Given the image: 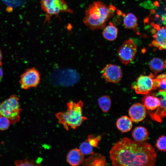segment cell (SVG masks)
<instances>
[{
  "instance_id": "277c9868",
  "label": "cell",
  "mask_w": 166,
  "mask_h": 166,
  "mask_svg": "<svg viewBox=\"0 0 166 166\" xmlns=\"http://www.w3.org/2000/svg\"><path fill=\"white\" fill-rule=\"evenodd\" d=\"M19 98L15 95L0 102V116L7 117L11 124L17 123L20 120L22 111Z\"/></svg>"
},
{
  "instance_id": "8fae6325",
  "label": "cell",
  "mask_w": 166,
  "mask_h": 166,
  "mask_svg": "<svg viewBox=\"0 0 166 166\" xmlns=\"http://www.w3.org/2000/svg\"><path fill=\"white\" fill-rule=\"evenodd\" d=\"M146 111L144 105L140 103L133 105L130 108L128 114L131 120L135 122H140L146 117Z\"/></svg>"
},
{
  "instance_id": "6da1fadb",
  "label": "cell",
  "mask_w": 166,
  "mask_h": 166,
  "mask_svg": "<svg viewBox=\"0 0 166 166\" xmlns=\"http://www.w3.org/2000/svg\"><path fill=\"white\" fill-rule=\"evenodd\" d=\"M109 154L114 166H153L156 161V152L150 144L126 137L116 143Z\"/></svg>"
},
{
  "instance_id": "f546056e",
  "label": "cell",
  "mask_w": 166,
  "mask_h": 166,
  "mask_svg": "<svg viewBox=\"0 0 166 166\" xmlns=\"http://www.w3.org/2000/svg\"><path fill=\"white\" fill-rule=\"evenodd\" d=\"M3 71L2 69L0 66V80H1L3 77Z\"/></svg>"
},
{
  "instance_id": "83f0119b",
  "label": "cell",
  "mask_w": 166,
  "mask_h": 166,
  "mask_svg": "<svg viewBox=\"0 0 166 166\" xmlns=\"http://www.w3.org/2000/svg\"><path fill=\"white\" fill-rule=\"evenodd\" d=\"M156 77L160 80V90H166V77L165 74H161L157 76Z\"/></svg>"
},
{
  "instance_id": "2e32d148",
  "label": "cell",
  "mask_w": 166,
  "mask_h": 166,
  "mask_svg": "<svg viewBox=\"0 0 166 166\" xmlns=\"http://www.w3.org/2000/svg\"><path fill=\"white\" fill-rule=\"evenodd\" d=\"M132 136L135 140L143 142L146 141L148 136V132L146 128L143 126H138L133 130Z\"/></svg>"
},
{
  "instance_id": "f1b7e54d",
  "label": "cell",
  "mask_w": 166,
  "mask_h": 166,
  "mask_svg": "<svg viewBox=\"0 0 166 166\" xmlns=\"http://www.w3.org/2000/svg\"><path fill=\"white\" fill-rule=\"evenodd\" d=\"M3 58V55L0 49V66L2 65V60Z\"/></svg>"
},
{
  "instance_id": "e0dca14e",
  "label": "cell",
  "mask_w": 166,
  "mask_h": 166,
  "mask_svg": "<svg viewBox=\"0 0 166 166\" xmlns=\"http://www.w3.org/2000/svg\"><path fill=\"white\" fill-rule=\"evenodd\" d=\"M117 128L124 132L129 131L132 126V121L127 116H124L119 118L116 122Z\"/></svg>"
},
{
  "instance_id": "d6986e66",
  "label": "cell",
  "mask_w": 166,
  "mask_h": 166,
  "mask_svg": "<svg viewBox=\"0 0 166 166\" xmlns=\"http://www.w3.org/2000/svg\"><path fill=\"white\" fill-rule=\"evenodd\" d=\"M118 34L117 29L111 23L105 27L103 31L102 35L107 40L114 41L117 38Z\"/></svg>"
},
{
  "instance_id": "30bf717a",
  "label": "cell",
  "mask_w": 166,
  "mask_h": 166,
  "mask_svg": "<svg viewBox=\"0 0 166 166\" xmlns=\"http://www.w3.org/2000/svg\"><path fill=\"white\" fill-rule=\"evenodd\" d=\"M166 90H160L156 95L159 99L160 105L155 112H149L148 114L152 120L161 123L162 119L166 117Z\"/></svg>"
},
{
  "instance_id": "4316f807",
  "label": "cell",
  "mask_w": 166,
  "mask_h": 166,
  "mask_svg": "<svg viewBox=\"0 0 166 166\" xmlns=\"http://www.w3.org/2000/svg\"><path fill=\"white\" fill-rule=\"evenodd\" d=\"M101 139V136H100L96 137L93 135H89L88 136L87 141L93 147H97L98 142Z\"/></svg>"
},
{
  "instance_id": "8992f818",
  "label": "cell",
  "mask_w": 166,
  "mask_h": 166,
  "mask_svg": "<svg viewBox=\"0 0 166 166\" xmlns=\"http://www.w3.org/2000/svg\"><path fill=\"white\" fill-rule=\"evenodd\" d=\"M155 77V75L151 73L148 76L141 75L132 85V88L137 94H147L151 91L157 89L154 83Z\"/></svg>"
},
{
  "instance_id": "44dd1931",
  "label": "cell",
  "mask_w": 166,
  "mask_h": 166,
  "mask_svg": "<svg viewBox=\"0 0 166 166\" xmlns=\"http://www.w3.org/2000/svg\"><path fill=\"white\" fill-rule=\"evenodd\" d=\"M111 99L108 95H103L100 97L98 99V105L102 111L107 113L109 110L111 105Z\"/></svg>"
},
{
  "instance_id": "9a60e30c",
  "label": "cell",
  "mask_w": 166,
  "mask_h": 166,
  "mask_svg": "<svg viewBox=\"0 0 166 166\" xmlns=\"http://www.w3.org/2000/svg\"><path fill=\"white\" fill-rule=\"evenodd\" d=\"M142 101L148 110H155L160 105L159 98L150 95L144 96L142 99Z\"/></svg>"
},
{
  "instance_id": "ba28073f",
  "label": "cell",
  "mask_w": 166,
  "mask_h": 166,
  "mask_svg": "<svg viewBox=\"0 0 166 166\" xmlns=\"http://www.w3.org/2000/svg\"><path fill=\"white\" fill-rule=\"evenodd\" d=\"M137 50L135 43L132 40L128 39L119 48L118 51V57L121 62L126 65L133 60Z\"/></svg>"
},
{
  "instance_id": "cb8c5ba5",
  "label": "cell",
  "mask_w": 166,
  "mask_h": 166,
  "mask_svg": "<svg viewBox=\"0 0 166 166\" xmlns=\"http://www.w3.org/2000/svg\"><path fill=\"white\" fill-rule=\"evenodd\" d=\"M38 164L33 160H29L27 159L16 160L14 162V164L16 166H19L39 165V164Z\"/></svg>"
},
{
  "instance_id": "7a4b0ae2",
  "label": "cell",
  "mask_w": 166,
  "mask_h": 166,
  "mask_svg": "<svg viewBox=\"0 0 166 166\" xmlns=\"http://www.w3.org/2000/svg\"><path fill=\"white\" fill-rule=\"evenodd\" d=\"M114 9L101 1L94 2L86 10L83 22L92 30L103 28Z\"/></svg>"
},
{
  "instance_id": "ac0fdd59",
  "label": "cell",
  "mask_w": 166,
  "mask_h": 166,
  "mask_svg": "<svg viewBox=\"0 0 166 166\" xmlns=\"http://www.w3.org/2000/svg\"><path fill=\"white\" fill-rule=\"evenodd\" d=\"M165 62L158 57L153 58L149 63L150 68L155 74L163 71L165 68Z\"/></svg>"
},
{
  "instance_id": "d4e9b609",
  "label": "cell",
  "mask_w": 166,
  "mask_h": 166,
  "mask_svg": "<svg viewBox=\"0 0 166 166\" xmlns=\"http://www.w3.org/2000/svg\"><path fill=\"white\" fill-rule=\"evenodd\" d=\"M10 124V121L7 117L0 116V130L5 131L7 130Z\"/></svg>"
},
{
  "instance_id": "5b68a950",
  "label": "cell",
  "mask_w": 166,
  "mask_h": 166,
  "mask_svg": "<svg viewBox=\"0 0 166 166\" xmlns=\"http://www.w3.org/2000/svg\"><path fill=\"white\" fill-rule=\"evenodd\" d=\"M41 8L45 13V22H49L51 17L62 13L72 14L73 10L65 0H40Z\"/></svg>"
},
{
  "instance_id": "7c38bea8",
  "label": "cell",
  "mask_w": 166,
  "mask_h": 166,
  "mask_svg": "<svg viewBox=\"0 0 166 166\" xmlns=\"http://www.w3.org/2000/svg\"><path fill=\"white\" fill-rule=\"evenodd\" d=\"M84 159V155L78 148L71 149L67 153L66 157L67 162L73 166L80 165L82 163Z\"/></svg>"
},
{
  "instance_id": "9c48e42d",
  "label": "cell",
  "mask_w": 166,
  "mask_h": 166,
  "mask_svg": "<svg viewBox=\"0 0 166 166\" xmlns=\"http://www.w3.org/2000/svg\"><path fill=\"white\" fill-rule=\"evenodd\" d=\"M102 76L108 82L117 83L122 77V72L118 66L112 64L107 65L102 70Z\"/></svg>"
},
{
  "instance_id": "603a6c76",
  "label": "cell",
  "mask_w": 166,
  "mask_h": 166,
  "mask_svg": "<svg viewBox=\"0 0 166 166\" xmlns=\"http://www.w3.org/2000/svg\"><path fill=\"white\" fill-rule=\"evenodd\" d=\"M7 6L16 8L23 5L26 0H1Z\"/></svg>"
},
{
  "instance_id": "484cf974",
  "label": "cell",
  "mask_w": 166,
  "mask_h": 166,
  "mask_svg": "<svg viewBox=\"0 0 166 166\" xmlns=\"http://www.w3.org/2000/svg\"><path fill=\"white\" fill-rule=\"evenodd\" d=\"M166 136L163 135L157 140L156 145L160 151L165 152L166 151Z\"/></svg>"
},
{
  "instance_id": "4fadbf2b",
  "label": "cell",
  "mask_w": 166,
  "mask_h": 166,
  "mask_svg": "<svg viewBox=\"0 0 166 166\" xmlns=\"http://www.w3.org/2000/svg\"><path fill=\"white\" fill-rule=\"evenodd\" d=\"M82 164L85 166H104L107 164L105 157L100 153L91 155L84 159Z\"/></svg>"
},
{
  "instance_id": "3957f363",
  "label": "cell",
  "mask_w": 166,
  "mask_h": 166,
  "mask_svg": "<svg viewBox=\"0 0 166 166\" xmlns=\"http://www.w3.org/2000/svg\"><path fill=\"white\" fill-rule=\"evenodd\" d=\"M66 105V111L57 113L55 116L58 122L62 124L65 129L68 130L69 127L75 129L87 120L82 114L84 103L81 100L77 102L71 101L67 103Z\"/></svg>"
},
{
  "instance_id": "52a82bcc",
  "label": "cell",
  "mask_w": 166,
  "mask_h": 166,
  "mask_svg": "<svg viewBox=\"0 0 166 166\" xmlns=\"http://www.w3.org/2000/svg\"><path fill=\"white\" fill-rule=\"evenodd\" d=\"M40 79L38 71L32 67L27 69L21 75L19 83L22 89L27 90L36 87L40 83Z\"/></svg>"
},
{
  "instance_id": "ffe728a7",
  "label": "cell",
  "mask_w": 166,
  "mask_h": 166,
  "mask_svg": "<svg viewBox=\"0 0 166 166\" xmlns=\"http://www.w3.org/2000/svg\"><path fill=\"white\" fill-rule=\"evenodd\" d=\"M138 20L136 16L132 13H129L124 18V24L125 28L128 29H133L138 25Z\"/></svg>"
},
{
  "instance_id": "7402d4cb",
  "label": "cell",
  "mask_w": 166,
  "mask_h": 166,
  "mask_svg": "<svg viewBox=\"0 0 166 166\" xmlns=\"http://www.w3.org/2000/svg\"><path fill=\"white\" fill-rule=\"evenodd\" d=\"M79 149L84 155H91L94 153L93 147L87 141L81 144Z\"/></svg>"
},
{
  "instance_id": "5bb4252c",
  "label": "cell",
  "mask_w": 166,
  "mask_h": 166,
  "mask_svg": "<svg viewBox=\"0 0 166 166\" xmlns=\"http://www.w3.org/2000/svg\"><path fill=\"white\" fill-rule=\"evenodd\" d=\"M166 34V27L163 26L153 36L155 39L152 42L153 45L158 48L160 50L165 49Z\"/></svg>"
}]
</instances>
